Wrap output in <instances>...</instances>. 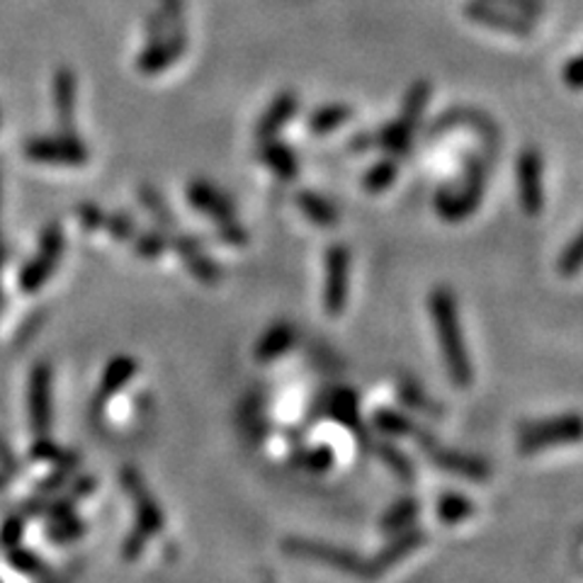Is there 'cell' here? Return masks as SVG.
<instances>
[{
	"mask_svg": "<svg viewBox=\"0 0 583 583\" xmlns=\"http://www.w3.org/2000/svg\"><path fill=\"white\" fill-rule=\"evenodd\" d=\"M299 112V96L295 90H283L277 92L273 102L265 108V112L258 119L256 135L258 139H275L280 131L297 117Z\"/></svg>",
	"mask_w": 583,
	"mask_h": 583,
	"instance_id": "obj_16",
	"label": "cell"
},
{
	"mask_svg": "<svg viewBox=\"0 0 583 583\" xmlns=\"http://www.w3.org/2000/svg\"><path fill=\"white\" fill-rule=\"evenodd\" d=\"M76 215L78 219H81V224L86 229H98V227H105V211L98 207V205H92V202H83L81 207L76 209Z\"/></svg>",
	"mask_w": 583,
	"mask_h": 583,
	"instance_id": "obj_39",
	"label": "cell"
},
{
	"mask_svg": "<svg viewBox=\"0 0 583 583\" xmlns=\"http://www.w3.org/2000/svg\"><path fill=\"white\" fill-rule=\"evenodd\" d=\"M129 488H131V494H135V498H137L141 525L149 530V533H161V530H164V515H161V511H158V503H154L151 494L146 492V486L141 484L139 476H129Z\"/></svg>",
	"mask_w": 583,
	"mask_h": 583,
	"instance_id": "obj_28",
	"label": "cell"
},
{
	"mask_svg": "<svg viewBox=\"0 0 583 583\" xmlns=\"http://www.w3.org/2000/svg\"><path fill=\"white\" fill-rule=\"evenodd\" d=\"M350 250L343 244H330L324 256V312L330 319L346 312L350 287Z\"/></svg>",
	"mask_w": 583,
	"mask_h": 583,
	"instance_id": "obj_5",
	"label": "cell"
},
{
	"mask_svg": "<svg viewBox=\"0 0 583 583\" xmlns=\"http://www.w3.org/2000/svg\"><path fill=\"white\" fill-rule=\"evenodd\" d=\"M457 127L472 129L474 135L484 141L488 158H494L498 154V146H501L498 125L494 122L492 117L484 115L482 110H474V108H453V110L443 112L441 117H435L433 122L428 125V135L441 137V135H447V131H453Z\"/></svg>",
	"mask_w": 583,
	"mask_h": 583,
	"instance_id": "obj_7",
	"label": "cell"
},
{
	"mask_svg": "<svg viewBox=\"0 0 583 583\" xmlns=\"http://www.w3.org/2000/svg\"><path fill=\"white\" fill-rule=\"evenodd\" d=\"M297 338H299V334H297L295 324L277 322L258 338L256 348H254V357L260 365L280 360L283 355H287L292 348L297 346Z\"/></svg>",
	"mask_w": 583,
	"mask_h": 583,
	"instance_id": "obj_17",
	"label": "cell"
},
{
	"mask_svg": "<svg viewBox=\"0 0 583 583\" xmlns=\"http://www.w3.org/2000/svg\"><path fill=\"white\" fill-rule=\"evenodd\" d=\"M373 449L377 453V457L387 465L399 480L404 482H414L416 470H414V462L406 453H402L399 447H394L392 443H384V441H373Z\"/></svg>",
	"mask_w": 583,
	"mask_h": 583,
	"instance_id": "obj_31",
	"label": "cell"
},
{
	"mask_svg": "<svg viewBox=\"0 0 583 583\" xmlns=\"http://www.w3.org/2000/svg\"><path fill=\"white\" fill-rule=\"evenodd\" d=\"M258 158L263 166H268L277 178L295 180L299 176V156L297 151L280 139H260Z\"/></svg>",
	"mask_w": 583,
	"mask_h": 583,
	"instance_id": "obj_19",
	"label": "cell"
},
{
	"mask_svg": "<svg viewBox=\"0 0 583 583\" xmlns=\"http://www.w3.org/2000/svg\"><path fill=\"white\" fill-rule=\"evenodd\" d=\"M437 518L445 525H457L462 521H470L472 515L476 513L474 501L470 496H462V494H443L437 498Z\"/></svg>",
	"mask_w": 583,
	"mask_h": 583,
	"instance_id": "obj_29",
	"label": "cell"
},
{
	"mask_svg": "<svg viewBox=\"0 0 583 583\" xmlns=\"http://www.w3.org/2000/svg\"><path fill=\"white\" fill-rule=\"evenodd\" d=\"M428 535L423 533L421 527H406L402 533H396V537L389 542L387 547H384L375 560H369V569H373V579H379L384 572H389L392 566L399 564L402 560H406L408 554H414L416 550H421L426 545Z\"/></svg>",
	"mask_w": 583,
	"mask_h": 583,
	"instance_id": "obj_15",
	"label": "cell"
},
{
	"mask_svg": "<svg viewBox=\"0 0 583 583\" xmlns=\"http://www.w3.org/2000/svg\"><path fill=\"white\" fill-rule=\"evenodd\" d=\"M542 156L535 146H527L515 161V185H518V200L527 217H537L545 209V185H542Z\"/></svg>",
	"mask_w": 583,
	"mask_h": 583,
	"instance_id": "obj_8",
	"label": "cell"
},
{
	"mask_svg": "<svg viewBox=\"0 0 583 583\" xmlns=\"http://www.w3.org/2000/svg\"><path fill=\"white\" fill-rule=\"evenodd\" d=\"M166 248H168V238L161 229L144 231V234L135 236V250H137V256H141V258L151 260V258L164 256Z\"/></svg>",
	"mask_w": 583,
	"mask_h": 583,
	"instance_id": "obj_35",
	"label": "cell"
},
{
	"mask_svg": "<svg viewBox=\"0 0 583 583\" xmlns=\"http://www.w3.org/2000/svg\"><path fill=\"white\" fill-rule=\"evenodd\" d=\"M373 426L389 437H414L418 445L426 443L433 435L428 433V428H421L414 418H408L406 414H402V411H394V408L375 411Z\"/></svg>",
	"mask_w": 583,
	"mask_h": 583,
	"instance_id": "obj_20",
	"label": "cell"
},
{
	"mask_svg": "<svg viewBox=\"0 0 583 583\" xmlns=\"http://www.w3.org/2000/svg\"><path fill=\"white\" fill-rule=\"evenodd\" d=\"M562 78H564L566 88H572V90H583V55L574 57L572 61H569V63L564 66Z\"/></svg>",
	"mask_w": 583,
	"mask_h": 583,
	"instance_id": "obj_40",
	"label": "cell"
},
{
	"mask_svg": "<svg viewBox=\"0 0 583 583\" xmlns=\"http://www.w3.org/2000/svg\"><path fill=\"white\" fill-rule=\"evenodd\" d=\"M24 156L34 164L47 166H86L88 149L76 137V131H61V135L34 137L24 144Z\"/></svg>",
	"mask_w": 583,
	"mask_h": 583,
	"instance_id": "obj_6",
	"label": "cell"
},
{
	"mask_svg": "<svg viewBox=\"0 0 583 583\" xmlns=\"http://www.w3.org/2000/svg\"><path fill=\"white\" fill-rule=\"evenodd\" d=\"M399 402L408 408H416L421 411V414H426L431 418H443L445 416V411L443 406L437 404L433 396L421 387V384L416 379H411V377H402L399 379Z\"/></svg>",
	"mask_w": 583,
	"mask_h": 583,
	"instance_id": "obj_24",
	"label": "cell"
},
{
	"mask_svg": "<svg viewBox=\"0 0 583 583\" xmlns=\"http://www.w3.org/2000/svg\"><path fill=\"white\" fill-rule=\"evenodd\" d=\"M421 513V501L414 498V496H404L394 503V506H389V511L382 515V523H379V530L382 533H402V530L411 527L416 523Z\"/></svg>",
	"mask_w": 583,
	"mask_h": 583,
	"instance_id": "obj_26",
	"label": "cell"
},
{
	"mask_svg": "<svg viewBox=\"0 0 583 583\" xmlns=\"http://www.w3.org/2000/svg\"><path fill=\"white\" fill-rule=\"evenodd\" d=\"M188 202L215 224L236 219V205L217 188V185L207 180H192L188 185Z\"/></svg>",
	"mask_w": 583,
	"mask_h": 583,
	"instance_id": "obj_14",
	"label": "cell"
},
{
	"mask_svg": "<svg viewBox=\"0 0 583 583\" xmlns=\"http://www.w3.org/2000/svg\"><path fill=\"white\" fill-rule=\"evenodd\" d=\"M283 552L289 554V556H297V560L319 562L328 569H336V572H340V574L365 579V581H375L373 569H369V560H363V556L353 552V550L328 545V542H322V540L287 537L283 542Z\"/></svg>",
	"mask_w": 583,
	"mask_h": 583,
	"instance_id": "obj_4",
	"label": "cell"
},
{
	"mask_svg": "<svg viewBox=\"0 0 583 583\" xmlns=\"http://www.w3.org/2000/svg\"><path fill=\"white\" fill-rule=\"evenodd\" d=\"M486 3H496L501 8H508V10H515L521 12V16H527V18H540L542 16V0H486Z\"/></svg>",
	"mask_w": 583,
	"mask_h": 583,
	"instance_id": "obj_38",
	"label": "cell"
},
{
	"mask_svg": "<svg viewBox=\"0 0 583 583\" xmlns=\"http://www.w3.org/2000/svg\"><path fill=\"white\" fill-rule=\"evenodd\" d=\"M465 16L474 22L488 28L494 32L513 34V37H530L535 32V20L521 16V12L501 8L496 3H486V0H470L465 6Z\"/></svg>",
	"mask_w": 583,
	"mask_h": 583,
	"instance_id": "obj_10",
	"label": "cell"
},
{
	"mask_svg": "<svg viewBox=\"0 0 583 583\" xmlns=\"http://www.w3.org/2000/svg\"><path fill=\"white\" fill-rule=\"evenodd\" d=\"M350 119H353V108H348V105L343 102H328L309 115L307 127L314 131V135H330V131H336L338 127L350 122Z\"/></svg>",
	"mask_w": 583,
	"mask_h": 583,
	"instance_id": "obj_25",
	"label": "cell"
},
{
	"mask_svg": "<svg viewBox=\"0 0 583 583\" xmlns=\"http://www.w3.org/2000/svg\"><path fill=\"white\" fill-rule=\"evenodd\" d=\"M488 182V161L484 154H470L462 166V176L457 182L445 185L435 192L433 207L437 217L449 224L470 219L476 207L482 205V197Z\"/></svg>",
	"mask_w": 583,
	"mask_h": 583,
	"instance_id": "obj_2",
	"label": "cell"
},
{
	"mask_svg": "<svg viewBox=\"0 0 583 583\" xmlns=\"http://www.w3.org/2000/svg\"><path fill=\"white\" fill-rule=\"evenodd\" d=\"M174 248H176V254L180 256V260L185 263V268H188L202 285H219L221 283V277H224L221 265L215 258H209L205 254V248H202L200 241H197V238L180 234V236L174 238Z\"/></svg>",
	"mask_w": 583,
	"mask_h": 583,
	"instance_id": "obj_13",
	"label": "cell"
},
{
	"mask_svg": "<svg viewBox=\"0 0 583 583\" xmlns=\"http://www.w3.org/2000/svg\"><path fill=\"white\" fill-rule=\"evenodd\" d=\"M431 96H433V86L428 81H414L408 88H406V96H404V102H402V112L399 117L406 119L408 125L418 127L423 112H426L428 102H431Z\"/></svg>",
	"mask_w": 583,
	"mask_h": 583,
	"instance_id": "obj_27",
	"label": "cell"
},
{
	"mask_svg": "<svg viewBox=\"0 0 583 583\" xmlns=\"http://www.w3.org/2000/svg\"><path fill=\"white\" fill-rule=\"evenodd\" d=\"M105 227L112 234L117 241H131L137 236V221L131 219L127 211H115L108 219H105Z\"/></svg>",
	"mask_w": 583,
	"mask_h": 583,
	"instance_id": "obj_36",
	"label": "cell"
},
{
	"mask_svg": "<svg viewBox=\"0 0 583 583\" xmlns=\"http://www.w3.org/2000/svg\"><path fill=\"white\" fill-rule=\"evenodd\" d=\"M428 307H431L437 343H441L447 375L457 389H470L474 382V365L465 336H462L457 299L453 295V289L443 285L435 287L428 297Z\"/></svg>",
	"mask_w": 583,
	"mask_h": 583,
	"instance_id": "obj_1",
	"label": "cell"
},
{
	"mask_svg": "<svg viewBox=\"0 0 583 583\" xmlns=\"http://www.w3.org/2000/svg\"><path fill=\"white\" fill-rule=\"evenodd\" d=\"M139 200L146 207V211H149V215L156 219L158 227H161V229H176L178 227L174 211H170V207L166 205L161 192L154 190V188H141Z\"/></svg>",
	"mask_w": 583,
	"mask_h": 583,
	"instance_id": "obj_32",
	"label": "cell"
},
{
	"mask_svg": "<svg viewBox=\"0 0 583 583\" xmlns=\"http://www.w3.org/2000/svg\"><path fill=\"white\" fill-rule=\"evenodd\" d=\"M396 178H399V161L394 156H387L367 168V174L363 176V188L369 192H384L392 188Z\"/></svg>",
	"mask_w": 583,
	"mask_h": 583,
	"instance_id": "obj_30",
	"label": "cell"
},
{
	"mask_svg": "<svg viewBox=\"0 0 583 583\" xmlns=\"http://www.w3.org/2000/svg\"><path fill=\"white\" fill-rule=\"evenodd\" d=\"M414 135L416 127L408 125L406 119L396 117L394 122H387L382 129L375 131V146H379L382 151H387L389 156H406L414 146Z\"/></svg>",
	"mask_w": 583,
	"mask_h": 583,
	"instance_id": "obj_22",
	"label": "cell"
},
{
	"mask_svg": "<svg viewBox=\"0 0 583 583\" xmlns=\"http://www.w3.org/2000/svg\"><path fill=\"white\" fill-rule=\"evenodd\" d=\"M188 49V28L180 24V28L170 30L164 39L158 42H149L144 47V51L137 59V69L144 76H156L166 69H170Z\"/></svg>",
	"mask_w": 583,
	"mask_h": 583,
	"instance_id": "obj_12",
	"label": "cell"
},
{
	"mask_svg": "<svg viewBox=\"0 0 583 583\" xmlns=\"http://www.w3.org/2000/svg\"><path fill=\"white\" fill-rule=\"evenodd\" d=\"M334 449L328 445H319V447H312V449H302V453L295 455V465L299 470H307L312 474H324L330 467H334Z\"/></svg>",
	"mask_w": 583,
	"mask_h": 583,
	"instance_id": "obj_33",
	"label": "cell"
},
{
	"mask_svg": "<svg viewBox=\"0 0 583 583\" xmlns=\"http://www.w3.org/2000/svg\"><path fill=\"white\" fill-rule=\"evenodd\" d=\"M263 583H275V579H270V576H268V579H265Z\"/></svg>",
	"mask_w": 583,
	"mask_h": 583,
	"instance_id": "obj_42",
	"label": "cell"
},
{
	"mask_svg": "<svg viewBox=\"0 0 583 583\" xmlns=\"http://www.w3.org/2000/svg\"><path fill=\"white\" fill-rule=\"evenodd\" d=\"M375 146V135H367V131H360V135L350 139V149L355 154H365Z\"/></svg>",
	"mask_w": 583,
	"mask_h": 583,
	"instance_id": "obj_41",
	"label": "cell"
},
{
	"mask_svg": "<svg viewBox=\"0 0 583 583\" xmlns=\"http://www.w3.org/2000/svg\"><path fill=\"white\" fill-rule=\"evenodd\" d=\"M581 270H583V229L574 236V241L562 250L560 260H556V273L562 277H574Z\"/></svg>",
	"mask_w": 583,
	"mask_h": 583,
	"instance_id": "obj_34",
	"label": "cell"
},
{
	"mask_svg": "<svg viewBox=\"0 0 583 583\" xmlns=\"http://www.w3.org/2000/svg\"><path fill=\"white\" fill-rule=\"evenodd\" d=\"M583 441V416L564 414L552 418H540L523 423L515 437V447L521 455H537L542 449L556 445H572Z\"/></svg>",
	"mask_w": 583,
	"mask_h": 583,
	"instance_id": "obj_3",
	"label": "cell"
},
{
	"mask_svg": "<svg viewBox=\"0 0 583 583\" xmlns=\"http://www.w3.org/2000/svg\"><path fill=\"white\" fill-rule=\"evenodd\" d=\"M295 202L299 207V211L304 217H307L312 224H316V227H336V224L340 221V215H338V207L326 200L324 195L314 192V190H299Z\"/></svg>",
	"mask_w": 583,
	"mask_h": 583,
	"instance_id": "obj_23",
	"label": "cell"
},
{
	"mask_svg": "<svg viewBox=\"0 0 583 583\" xmlns=\"http://www.w3.org/2000/svg\"><path fill=\"white\" fill-rule=\"evenodd\" d=\"M421 449L431 457V462L437 470H443L447 474H455V476H460V480L486 482L488 476H492V467H488V462H484L482 457H476V455L449 449V447L437 443L435 435H431L428 441L421 445Z\"/></svg>",
	"mask_w": 583,
	"mask_h": 583,
	"instance_id": "obj_11",
	"label": "cell"
},
{
	"mask_svg": "<svg viewBox=\"0 0 583 583\" xmlns=\"http://www.w3.org/2000/svg\"><path fill=\"white\" fill-rule=\"evenodd\" d=\"M63 254V229L59 224H49V227L39 236V250L37 256L24 265V270L20 275V283L28 292H34L42 287L51 273H55L57 263L61 260Z\"/></svg>",
	"mask_w": 583,
	"mask_h": 583,
	"instance_id": "obj_9",
	"label": "cell"
},
{
	"mask_svg": "<svg viewBox=\"0 0 583 583\" xmlns=\"http://www.w3.org/2000/svg\"><path fill=\"white\" fill-rule=\"evenodd\" d=\"M51 98H55L57 119L63 131H73L76 117V76L71 69H57L55 83H51Z\"/></svg>",
	"mask_w": 583,
	"mask_h": 583,
	"instance_id": "obj_21",
	"label": "cell"
},
{
	"mask_svg": "<svg viewBox=\"0 0 583 583\" xmlns=\"http://www.w3.org/2000/svg\"><path fill=\"white\" fill-rule=\"evenodd\" d=\"M326 414L343 423L348 431H353L365 445H373V437L363 433V423H360V404H357V394L353 389H334L328 394L326 399Z\"/></svg>",
	"mask_w": 583,
	"mask_h": 583,
	"instance_id": "obj_18",
	"label": "cell"
},
{
	"mask_svg": "<svg viewBox=\"0 0 583 583\" xmlns=\"http://www.w3.org/2000/svg\"><path fill=\"white\" fill-rule=\"evenodd\" d=\"M219 229V238L224 244L229 246H246L248 244V231L244 224H238V219H229V221H221L217 224Z\"/></svg>",
	"mask_w": 583,
	"mask_h": 583,
	"instance_id": "obj_37",
	"label": "cell"
}]
</instances>
